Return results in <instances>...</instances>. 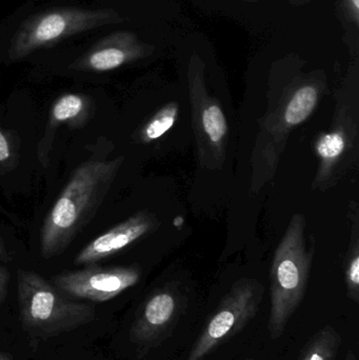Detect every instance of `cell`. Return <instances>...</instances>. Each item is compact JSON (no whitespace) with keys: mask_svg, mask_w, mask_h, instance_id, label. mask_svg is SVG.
I'll list each match as a JSON object with an SVG mask.
<instances>
[{"mask_svg":"<svg viewBox=\"0 0 359 360\" xmlns=\"http://www.w3.org/2000/svg\"><path fill=\"white\" fill-rule=\"evenodd\" d=\"M124 158H91L76 169L44 220L40 234L42 257L63 253L94 217L111 188Z\"/></svg>","mask_w":359,"mask_h":360,"instance_id":"6da1fadb","label":"cell"},{"mask_svg":"<svg viewBox=\"0 0 359 360\" xmlns=\"http://www.w3.org/2000/svg\"><path fill=\"white\" fill-rule=\"evenodd\" d=\"M305 226L303 215L295 214L274 253L268 323L272 340L284 335L307 290L313 253L306 248Z\"/></svg>","mask_w":359,"mask_h":360,"instance_id":"7a4b0ae2","label":"cell"},{"mask_svg":"<svg viewBox=\"0 0 359 360\" xmlns=\"http://www.w3.org/2000/svg\"><path fill=\"white\" fill-rule=\"evenodd\" d=\"M19 308L25 331L32 335H56L94 321L95 309L73 302L40 275L19 273Z\"/></svg>","mask_w":359,"mask_h":360,"instance_id":"3957f363","label":"cell"},{"mask_svg":"<svg viewBox=\"0 0 359 360\" xmlns=\"http://www.w3.org/2000/svg\"><path fill=\"white\" fill-rule=\"evenodd\" d=\"M126 18L113 8H56L34 15L17 31L11 44V60L51 46L65 38L105 25L122 23Z\"/></svg>","mask_w":359,"mask_h":360,"instance_id":"277c9868","label":"cell"},{"mask_svg":"<svg viewBox=\"0 0 359 360\" xmlns=\"http://www.w3.org/2000/svg\"><path fill=\"white\" fill-rule=\"evenodd\" d=\"M204 65L197 56L188 67L190 101L194 133L197 141L200 162L207 168H219L226 158L228 124L218 101L211 96L204 82Z\"/></svg>","mask_w":359,"mask_h":360,"instance_id":"5b68a950","label":"cell"},{"mask_svg":"<svg viewBox=\"0 0 359 360\" xmlns=\"http://www.w3.org/2000/svg\"><path fill=\"white\" fill-rule=\"evenodd\" d=\"M263 288L252 279L234 283L196 340L188 360H202L242 331L259 312Z\"/></svg>","mask_w":359,"mask_h":360,"instance_id":"8992f818","label":"cell"},{"mask_svg":"<svg viewBox=\"0 0 359 360\" xmlns=\"http://www.w3.org/2000/svg\"><path fill=\"white\" fill-rule=\"evenodd\" d=\"M141 276L138 266H89L57 275L53 278V285L71 297L105 302L136 285Z\"/></svg>","mask_w":359,"mask_h":360,"instance_id":"52a82bcc","label":"cell"},{"mask_svg":"<svg viewBox=\"0 0 359 360\" xmlns=\"http://www.w3.org/2000/svg\"><path fill=\"white\" fill-rule=\"evenodd\" d=\"M152 51L153 48L143 44L133 32H114L99 40L71 68L78 71H113L148 56Z\"/></svg>","mask_w":359,"mask_h":360,"instance_id":"ba28073f","label":"cell"},{"mask_svg":"<svg viewBox=\"0 0 359 360\" xmlns=\"http://www.w3.org/2000/svg\"><path fill=\"white\" fill-rule=\"evenodd\" d=\"M320 97V84L318 80L301 82L289 92L284 103L276 111L275 120L268 122V133L271 132L272 136H275L270 145L273 149L270 154L269 162L273 165V169L274 162H278L280 156L278 148L282 152L285 146L284 139H287L288 133L310 117L318 105Z\"/></svg>","mask_w":359,"mask_h":360,"instance_id":"9c48e42d","label":"cell"},{"mask_svg":"<svg viewBox=\"0 0 359 360\" xmlns=\"http://www.w3.org/2000/svg\"><path fill=\"white\" fill-rule=\"evenodd\" d=\"M156 226L152 214L141 212L93 239L76 255V264H92L112 257L151 232Z\"/></svg>","mask_w":359,"mask_h":360,"instance_id":"30bf717a","label":"cell"},{"mask_svg":"<svg viewBox=\"0 0 359 360\" xmlns=\"http://www.w3.org/2000/svg\"><path fill=\"white\" fill-rule=\"evenodd\" d=\"M178 296L172 290H158L152 294L141 308L131 330L133 342L147 346L157 342L178 316Z\"/></svg>","mask_w":359,"mask_h":360,"instance_id":"8fae6325","label":"cell"},{"mask_svg":"<svg viewBox=\"0 0 359 360\" xmlns=\"http://www.w3.org/2000/svg\"><path fill=\"white\" fill-rule=\"evenodd\" d=\"M353 122L347 108L339 105L335 116L334 129L318 139L315 147L320 162L315 179L318 184L330 180L337 167L343 164L345 155H348L354 147L358 130Z\"/></svg>","mask_w":359,"mask_h":360,"instance_id":"7c38bea8","label":"cell"},{"mask_svg":"<svg viewBox=\"0 0 359 360\" xmlns=\"http://www.w3.org/2000/svg\"><path fill=\"white\" fill-rule=\"evenodd\" d=\"M90 110V101L84 95L65 94L57 98L51 108L48 126L44 139L38 148V155L42 165L48 162V151L59 124L78 127L84 124Z\"/></svg>","mask_w":359,"mask_h":360,"instance_id":"4fadbf2b","label":"cell"},{"mask_svg":"<svg viewBox=\"0 0 359 360\" xmlns=\"http://www.w3.org/2000/svg\"><path fill=\"white\" fill-rule=\"evenodd\" d=\"M341 342V334L331 326H326L311 338L299 360H335Z\"/></svg>","mask_w":359,"mask_h":360,"instance_id":"5bb4252c","label":"cell"},{"mask_svg":"<svg viewBox=\"0 0 359 360\" xmlns=\"http://www.w3.org/2000/svg\"><path fill=\"white\" fill-rule=\"evenodd\" d=\"M178 109V103L175 101L164 105L143 127L141 132V141L151 143L166 134L176 122Z\"/></svg>","mask_w":359,"mask_h":360,"instance_id":"9a60e30c","label":"cell"},{"mask_svg":"<svg viewBox=\"0 0 359 360\" xmlns=\"http://www.w3.org/2000/svg\"><path fill=\"white\" fill-rule=\"evenodd\" d=\"M337 15L345 32V40L354 53L358 49L359 0H337Z\"/></svg>","mask_w":359,"mask_h":360,"instance_id":"2e32d148","label":"cell"},{"mask_svg":"<svg viewBox=\"0 0 359 360\" xmlns=\"http://www.w3.org/2000/svg\"><path fill=\"white\" fill-rule=\"evenodd\" d=\"M346 285H347L348 297L353 302H359V252L358 245L352 249L351 255L348 259L346 268Z\"/></svg>","mask_w":359,"mask_h":360,"instance_id":"e0dca14e","label":"cell"},{"mask_svg":"<svg viewBox=\"0 0 359 360\" xmlns=\"http://www.w3.org/2000/svg\"><path fill=\"white\" fill-rule=\"evenodd\" d=\"M12 158V147L4 133L0 130V164L8 162Z\"/></svg>","mask_w":359,"mask_h":360,"instance_id":"ac0fdd59","label":"cell"},{"mask_svg":"<svg viewBox=\"0 0 359 360\" xmlns=\"http://www.w3.org/2000/svg\"><path fill=\"white\" fill-rule=\"evenodd\" d=\"M8 275L6 268L0 266V308H1L2 302L6 296V285H8Z\"/></svg>","mask_w":359,"mask_h":360,"instance_id":"d6986e66","label":"cell"},{"mask_svg":"<svg viewBox=\"0 0 359 360\" xmlns=\"http://www.w3.org/2000/svg\"><path fill=\"white\" fill-rule=\"evenodd\" d=\"M0 259L4 262H8L11 260L8 251H6V245H4V241L1 240V238H0Z\"/></svg>","mask_w":359,"mask_h":360,"instance_id":"ffe728a7","label":"cell"},{"mask_svg":"<svg viewBox=\"0 0 359 360\" xmlns=\"http://www.w3.org/2000/svg\"><path fill=\"white\" fill-rule=\"evenodd\" d=\"M344 360H358V359H356V356L354 355L353 352H351V351H348L347 354H346L345 359Z\"/></svg>","mask_w":359,"mask_h":360,"instance_id":"44dd1931","label":"cell"},{"mask_svg":"<svg viewBox=\"0 0 359 360\" xmlns=\"http://www.w3.org/2000/svg\"><path fill=\"white\" fill-rule=\"evenodd\" d=\"M291 2L295 4H306V2L311 1V0H290Z\"/></svg>","mask_w":359,"mask_h":360,"instance_id":"7402d4cb","label":"cell"},{"mask_svg":"<svg viewBox=\"0 0 359 360\" xmlns=\"http://www.w3.org/2000/svg\"><path fill=\"white\" fill-rule=\"evenodd\" d=\"M0 360H11V357L6 354H1L0 353Z\"/></svg>","mask_w":359,"mask_h":360,"instance_id":"603a6c76","label":"cell"},{"mask_svg":"<svg viewBox=\"0 0 359 360\" xmlns=\"http://www.w3.org/2000/svg\"><path fill=\"white\" fill-rule=\"evenodd\" d=\"M244 1L254 2V1H257V0H244Z\"/></svg>","mask_w":359,"mask_h":360,"instance_id":"cb8c5ba5","label":"cell"},{"mask_svg":"<svg viewBox=\"0 0 359 360\" xmlns=\"http://www.w3.org/2000/svg\"><path fill=\"white\" fill-rule=\"evenodd\" d=\"M244 360H255V359H244Z\"/></svg>","mask_w":359,"mask_h":360,"instance_id":"d4e9b609","label":"cell"}]
</instances>
